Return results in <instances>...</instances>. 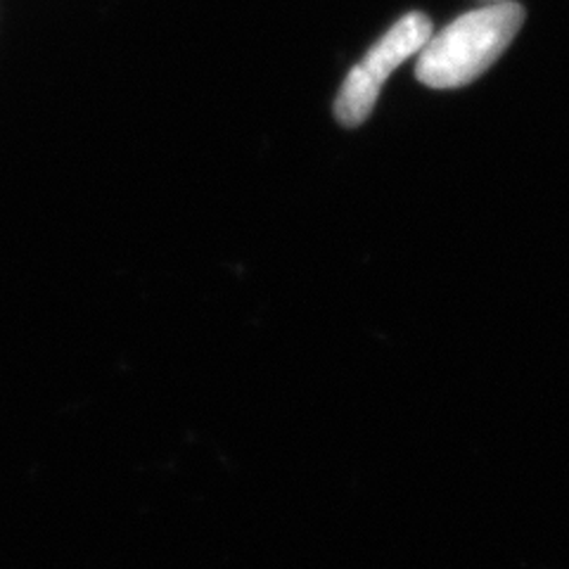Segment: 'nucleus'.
<instances>
[{
    "instance_id": "2",
    "label": "nucleus",
    "mask_w": 569,
    "mask_h": 569,
    "mask_svg": "<svg viewBox=\"0 0 569 569\" xmlns=\"http://www.w3.org/2000/svg\"><path fill=\"white\" fill-rule=\"evenodd\" d=\"M435 31L430 17L422 12H408L391 27L378 43L372 46L366 58L356 64L335 100V117L347 129H356L372 114L382 86L391 71L403 64L408 58L418 56Z\"/></svg>"
},
{
    "instance_id": "1",
    "label": "nucleus",
    "mask_w": 569,
    "mask_h": 569,
    "mask_svg": "<svg viewBox=\"0 0 569 569\" xmlns=\"http://www.w3.org/2000/svg\"><path fill=\"white\" fill-rule=\"evenodd\" d=\"M522 22L525 8L510 0L458 17L418 52V81L439 91L472 83L503 56Z\"/></svg>"
},
{
    "instance_id": "3",
    "label": "nucleus",
    "mask_w": 569,
    "mask_h": 569,
    "mask_svg": "<svg viewBox=\"0 0 569 569\" xmlns=\"http://www.w3.org/2000/svg\"><path fill=\"white\" fill-rule=\"evenodd\" d=\"M496 3H501V0H496Z\"/></svg>"
}]
</instances>
